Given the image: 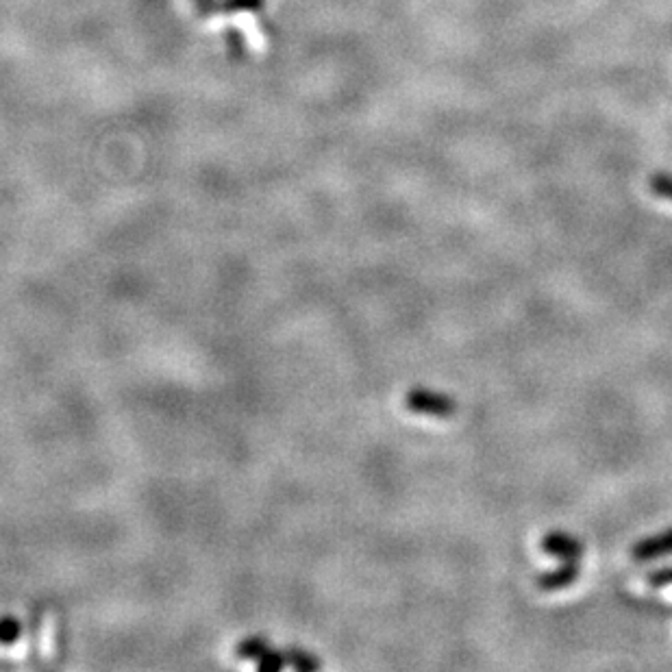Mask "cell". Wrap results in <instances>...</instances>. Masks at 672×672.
I'll use <instances>...</instances> for the list:
<instances>
[{
	"instance_id": "6da1fadb",
	"label": "cell",
	"mask_w": 672,
	"mask_h": 672,
	"mask_svg": "<svg viewBox=\"0 0 672 672\" xmlns=\"http://www.w3.org/2000/svg\"><path fill=\"white\" fill-rule=\"evenodd\" d=\"M405 405L409 412L431 418H453L457 414V401L453 396L429 388L409 390L405 396Z\"/></svg>"
},
{
	"instance_id": "7a4b0ae2",
	"label": "cell",
	"mask_w": 672,
	"mask_h": 672,
	"mask_svg": "<svg viewBox=\"0 0 672 672\" xmlns=\"http://www.w3.org/2000/svg\"><path fill=\"white\" fill-rule=\"evenodd\" d=\"M542 551L551 557L564 559V562L566 559H581L583 542L566 531H549L542 538Z\"/></svg>"
},
{
	"instance_id": "3957f363",
	"label": "cell",
	"mask_w": 672,
	"mask_h": 672,
	"mask_svg": "<svg viewBox=\"0 0 672 672\" xmlns=\"http://www.w3.org/2000/svg\"><path fill=\"white\" fill-rule=\"evenodd\" d=\"M266 0H205L198 5L201 16H231V14H259Z\"/></svg>"
},
{
	"instance_id": "277c9868",
	"label": "cell",
	"mask_w": 672,
	"mask_h": 672,
	"mask_svg": "<svg viewBox=\"0 0 672 672\" xmlns=\"http://www.w3.org/2000/svg\"><path fill=\"white\" fill-rule=\"evenodd\" d=\"M581 575L579 568V559H566L562 568H557L553 572H546V575L538 577V588L542 592H557V590H566L575 583Z\"/></svg>"
},
{
	"instance_id": "5b68a950",
	"label": "cell",
	"mask_w": 672,
	"mask_h": 672,
	"mask_svg": "<svg viewBox=\"0 0 672 672\" xmlns=\"http://www.w3.org/2000/svg\"><path fill=\"white\" fill-rule=\"evenodd\" d=\"M672 553V529L653 535V538L640 540L636 546L631 549V557L636 562H651V559L664 557Z\"/></svg>"
},
{
	"instance_id": "8992f818",
	"label": "cell",
	"mask_w": 672,
	"mask_h": 672,
	"mask_svg": "<svg viewBox=\"0 0 672 672\" xmlns=\"http://www.w3.org/2000/svg\"><path fill=\"white\" fill-rule=\"evenodd\" d=\"M649 188L655 196L666 198V201H672V174L655 172L651 181H649Z\"/></svg>"
},
{
	"instance_id": "52a82bcc",
	"label": "cell",
	"mask_w": 672,
	"mask_h": 672,
	"mask_svg": "<svg viewBox=\"0 0 672 672\" xmlns=\"http://www.w3.org/2000/svg\"><path fill=\"white\" fill-rule=\"evenodd\" d=\"M20 622L16 618H0V644H11L16 642L20 636Z\"/></svg>"
},
{
	"instance_id": "ba28073f",
	"label": "cell",
	"mask_w": 672,
	"mask_h": 672,
	"mask_svg": "<svg viewBox=\"0 0 672 672\" xmlns=\"http://www.w3.org/2000/svg\"><path fill=\"white\" fill-rule=\"evenodd\" d=\"M646 581H649V586H653V588L672 586V568L659 570V572H651V575L646 577Z\"/></svg>"
},
{
	"instance_id": "9c48e42d",
	"label": "cell",
	"mask_w": 672,
	"mask_h": 672,
	"mask_svg": "<svg viewBox=\"0 0 672 672\" xmlns=\"http://www.w3.org/2000/svg\"><path fill=\"white\" fill-rule=\"evenodd\" d=\"M227 42L231 44V51H233V53L244 55V37H242V33H238V31H229V33H227Z\"/></svg>"
},
{
	"instance_id": "30bf717a",
	"label": "cell",
	"mask_w": 672,
	"mask_h": 672,
	"mask_svg": "<svg viewBox=\"0 0 672 672\" xmlns=\"http://www.w3.org/2000/svg\"><path fill=\"white\" fill-rule=\"evenodd\" d=\"M201 3H205V0H196V5H201Z\"/></svg>"
}]
</instances>
